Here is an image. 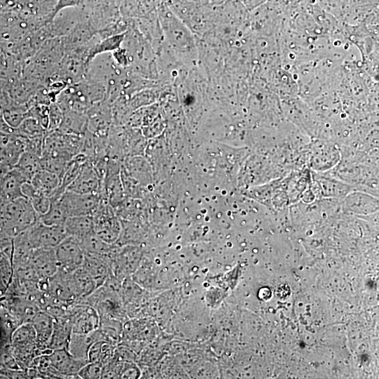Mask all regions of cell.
<instances>
[{
	"mask_svg": "<svg viewBox=\"0 0 379 379\" xmlns=\"http://www.w3.org/2000/svg\"><path fill=\"white\" fill-rule=\"evenodd\" d=\"M66 314L72 324V333L88 334L98 328L100 317L91 306L74 302L67 307Z\"/></svg>",
	"mask_w": 379,
	"mask_h": 379,
	"instance_id": "obj_6",
	"label": "cell"
},
{
	"mask_svg": "<svg viewBox=\"0 0 379 379\" xmlns=\"http://www.w3.org/2000/svg\"><path fill=\"white\" fill-rule=\"evenodd\" d=\"M31 323L36 332V343L41 355L48 354L52 350L49 344L53 328V318L46 312L39 310Z\"/></svg>",
	"mask_w": 379,
	"mask_h": 379,
	"instance_id": "obj_14",
	"label": "cell"
},
{
	"mask_svg": "<svg viewBox=\"0 0 379 379\" xmlns=\"http://www.w3.org/2000/svg\"><path fill=\"white\" fill-rule=\"evenodd\" d=\"M112 359L121 362L137 363L138 354L127 345L119 343L116 346Z\"/></svg>",
	"mask_w": 379,
	"mask_h": 379,
	"instance_id": "obj_36",
	"label": "cell"
},
{
	"mask_svg": "<svg viewBox=\"0 0 379 379\" xmlns=\"http://www.w3.org/2000/svg\"><path fill=\"white\" fill-rule=\"evenodd\" d=\"M84 0H58L57 4L53 8V11L50 16L48 23L53 21L58 13L63 8L74 7L81 5Z\"/></svg>",
	"mask_w": 379,
	"mask_h": 379,
	"instance_id": "obj_41",
	"label": "cell"
},
{
	"mask_svg": "<svg viewBox=\"0 0 379 379\" xmlns=\"http://www.w3.org/2000/svg\"><path fill=\"white\" fill-rule=\"evenodd\" d=\"M161 334L159 324L150 317L128 319L124 323L121 340H133L146 344L157 339Z\"/></svg>",
	"mask_w": 379,
	"mask_h": 379,
	"instance_id": "obj_8",
	"label": "cell"
},
{
	"mask_svg": "<svg viewBox=\"0 0 379 379\" xmlns=\"http://www.w3.org/2000/svg\"><path fill=\"white\" fill-rule=\"evenodd\" d=\"M84 253L106 254L111 249L109 244L103 241L93 232L79 241Z\"/></svg>",
	"mask_w": 379,
	"mask_h": 379,
	"instance_id": "obj_33",
	"label": "cell"
},
{
	"mask_svg": "<svg viewBox=\"0 0 379 379\" xmlns=\"http://www.w3.org/2000/svg\"><path fill=\"white\" fill-rule=\"evenodd\" d=\"M5 201V200L4 199V198L2 197V196L0 194V206L2 205V204Z\"/></svg>",
	"mask_w": 379,
	"mask_h": 379,
	"instance_id": "obj_45",
	"label": "cell"
},
{
	"mask_svg": "<svg viewBox=\"0 0 379 379\" xmlns=\"http://www.w3.org/2000/svg\"><path fill=\"white\" fill-rule=\"evenodd\" d=\"M101 340H105L98 328L88 334L72 333L67 350L74 357L88 361V352L90 347L94 342Z\"/></svg>",
	"mask_w": 379,
	"mask_h": 379,
	"instance_id": "obj_19",
	"label": "cell"
},
{
	"mask_svg": "<svg viewBox=\"0 0 379 379\" xmlns=\"http://www.w3.org/2000/svg\"><path fill=\"white\" fill-rule=\"evenodd\" d=\"M30 262L40 279H46L58 270L54 248H36L33 250Z\"/></svg>",
	"mask_w": 379,
	"mask_h": 379,
	"instance_id": "obj_16",
	"label": "cell"
},
{
	"mask_svg": "<svg viewBox=\"0 0 379 379\" xmlns=\"http://www.w3.org/2000/svg\"><path fill=\"white\" fill-rule=\"evenodd\" d=\"M310 163L317 170H325L338 162L339 151L331 145H317L312 149Z\"/></svg>",
	"mask_w": 379,
	"mask_h": 379,
	"instance_id": "obj_22",
	"label": "cell"
},
{
	"mask_svg": "<svg viewBox=\"0 0 379 379\" xmlns=\"http://www.w3.org/2000/svg\"><path fill=\"white\" fill-rule=\"evenodd\" d=\"M59 199L68 215H92L99 205L98 194H78L65 191Z\"/></svg>",
	"mask_w": 379,
	"mask_h": 379,
	"instance_id": "obj_10",
	"label": "cell"
},
{
	"mask_svg": "<svg viewBox=\"0 0 379 379\" xmlns=\"http://www.w3.org/2000/svg\"><path fill=\"white\" fill-rule=\"evenodd\" d=\"M15 131V128L11 127L0 114V138L6 135L11 133Z\"/></svg>",
	"mask_w": 379,
	"mask_h": 379,
	"instance_id": "obj_43",
	"label": "cell"
},
{
	"mask_svg": "<svg viewBox=\"0 0 379 379\" xmlns=\"http://www.w3.org/2000/svg\"><path fill=\"white\" fill-rule=\"evenodd\" d=\"M60 182L56 174L43 168L36 172L30 180L37 192L50 198L56 194Z\"/></svg>",
	"mask_w": 379,
	"mask_h": 379,
	"instance_id": "obj_25",
	"label": "cell"
},
{
	"mask_svg": "<svg viewBox=\"0 0 379 379\" xmlns=\"http://www.w3.org/2000/svg\"><path fill=\"white\" fill-rule=\"evenodd\" d=\"M33 250L28 237L27 230L15 236L13 238V266L29 262Z\"/></svg>",
	"mask_w": 379,
	"mask_h": 379,
	"instance_id": "obj_26",
	"label": "cell"
},
{
	"mask_svg": "<svg viewBox=\"0 0 379 379\" xmlns=\"http://www.w3.org/2000/svg\"><path fill=\"white\" fill-rule=\"evenodd\" d=\"M86 112L63 111L62 121L57 130L73 135L83 136L88 131Z\"/></svg>",
	"mask_w": 379,
	"mask_h": 379,
	"instance_id": "obj_21",
	"label": "cell"
},
{
	"mask_svg": "<svg viewBox=\"0 0 379 379\" xmlns=\"http://www.w3.org/2000/svg\"><path fill=\"white\" fill-rule=\"evenodd\" d=\"M141 371L137 363L124 362L120 378H139Z\"/></svg>",
	"mask_w": 379,
	"mask_h": 379,
	"instance_id": "obj_40",
	"label": "cell"
},
{
	"mask_svg": "<svg viewBox=\"0 0 379 379\" xmlns=\"http://www.w3.org/2000/svg\"><path fill=\"white\" fill-rule=\"evenodd\" d=\"M39 220V215L29 200L20 197L5 201L0 206V230L14 237Z\"/></svg>",
	"mask_w": 379,
	"mask_h": 379,
	"instance_id": "obj_1",
	"label": "cell"
},
{
	"mask_svg": "<svg viewBox=\"0 0 379 379\" xmlns=\"http://www.w3.org/2000/svg\"><path fill=\"white\" fill-rule=\"evenodd\" d=\"M63 226L67 237H72L78 241L94 232V223L91 215L69 217Z\"/></svg>",
	"mask_w": 379,
	"mask_h": 379,
	"instance_id": "obj_23",
	"label": "cell"
},
{
	"mask_svg": "<svg viewBox=\"0 0 379 379\" xmlns=\"http://www.w3.org/2000/svg\"><path fill=\"white\" fill-rule=\"evenodd\" d=\"M26 140L15 131L0 138V164L13 168L25 151Z\"/></svg>",
	"mask_w": 379,
	"mask_h": 379,
	"instance_id": "obj_13",
	"label": "cell"
},
{
	"mask_svg": "<svg viewBox=\"0 0 379 379\" xmlns=\"http://www.w3.org/2000/svg\"><path fill=\"white\" fill-rule=\"evenodd\" d=\"M69 281L76 302L85 299L97 288L93 277L82 266L69 272Z\"/></svg>",
	"mask_w": 379,
	"mask_h": 379,
	"instance_id": "obj_18",
	"label": "cell"
},
{
	"mask_svg": "<svg viewBox=\"0 0 379 379\" xmlns=\"http://www.w3.org/2000/svg\"><path fill=\"white\" fill-rule=\"evenodd\" d=\"M54 251L59 269L71 272L83 264L85 253L79 241L72 237H67Z\"/></svg>",
	"mask_w": 379,
	"mask_h": 379,
	"instance_id": "obj_11",
	"label": "cell"
},
{
	"mask_svg": "<svg viewBox=\"0 0 379 379\" xmlns=\"http://www.w3.org/2000/svg\"><path fill=\"white\" fill-rule=\"evenodd\" d=\"M72 333V324L67 314L63 317L53 319V328L49 349L51 350L67 349Z\"/></svg>",
	"mask_w": 379,
	"mask_h": 379,
	"instance_id": "obj_24",
	"label": "cell"
},
{
	"mask_svg": "<svg viewBox=\"0 0 379 379\" xmlns=\"http://www.w3.org/2000/svg\"><path fill=\"white\" fill-rule=\"evenodd\" d=\"M81 145L82 136L67 134L58 130L47 131L44 140L43 153L72 159L80 153Z\"/></svg>",
	"mask_w": 379,
	"mask_h": 379,
	"instance_id": "obj_5",
	"label": "cell"
},
{
	"mask_svg": "<svg viewBox=\"0 0 379 379\" xmlns=\"http://www.w3.org/2000/svg\"><path fill=\"white\" fill-rule=\"evenodd\" d=\"M161 29L171 46L182 56L194 55V41L191 32L171 8L162 3L157 9Z\"/></svg>",
	"mask_w": 379,
	"mask_h": 379,
	"instance_id": "obj_2",
	"label": "cell"
},
{
	"mask_svg": "<svg viewBox=\"0 0 379 379\" xmlns=\"http://www.w3.org/2000/svg\"><path fill=\"white\" fill-rule=\"evenodd\" d=\"M93 307L99 317L119 319L124 323L128 319L120 293L102 285L85 299L77 301Z\"/></svg>",
	"mask_w": 379,
	"mask_h": 379,
	"instance_id": "obj_3",
	"label": "cell"
},
{
	"mask_svg": "<svg viewBox=\"0 0 379 379\" xmlns=\"http://www.w3.org/2000/svg\"><path fill=\"white\" fill-rule=\"evenodd\" d=\"M40 159L41 168L56 174L60 180L72 159L58 154L43 153Z\"/></svg>",
	"mask_w": 379,
	"mask_h": 379,
	"instance_id": "obj_30",
	"label": "cell"
},
{
	"mask_svg": "<svg viewBox=\"0 0 379 379\" xmlns=\"http://www.w3.org/2000/svg\"><path fill=\"white\" fill-rule=\"evenodd\" d=\"M51 365L62 375L65 379H77L79 371L88 361L74 357L67 349H56L46 354Z\"/></svg>",
	"mask_w": 379,
	"mask_h": 379,
	"instance_id": "obj_12",
	"label": "cell"
},
{
	"mask_svg": "<svg viewBox=\"0 0 379 379\" xmlns=\"http://www.w3.org/2000/svg\"><path fill=\"white\" fill-rule=\"evenodd\" d=\"M81 266L93 277L97 288L102 286L112 273L109 260L106 254L85 253Z\"/></svg>",
	"mask_w": 379,
	"mask_h": 379,
	"instance_id": "obj_17",
	"label": "cell"
},
{
	"mask_svg": "<svg viewBox=\"0 0 379 379\" xmlns=\"http://www.w3.org/2000/svg\"><path fill=\"white\" fill-rule=\"evenodd\" d=\"M63 111L56 102L49 105L48 125L47 131L57 130L62 121Z\"/></svg>",
	"mask_w": 379,
	"mask_h": 379,
	"instance_id": "obj_37",
	"label": "cell"
},
{
	"mask_svg": "<svg viewBox=\"0 0 379 379\" xmlns=\"http://www.w3.org/2000/svg\"><path fill=\"white\" fill-rule=\"evenodd\" d=\"M99 317L98 329L102 334L105 340L114 345L119 344L123 337L124 323L114 318Z\"/></svg>",
	"mask_w": 379,
	"mask_h": 379,
	"instance_id": "obj_27",
	"label": "cell"
},
{
	"mask_svg": "<svg viewBox=\"0 0 379 379\" xmlns=\"http://www.w3.org/2000/svg\"><path fill=\"white\" fill-rule=\"evenodd\" d=\"M68 215L59 197L51 198V205L46 213L39 216V220L47 225L63 226Z\"/></svg>",
	"mask_w": 379,
	"mask_h": 379,
	"instance_id": "obj_28",
	"label": "cell"
},
{
	"mask_svg": "<svg viewBox=\"0 0 379 379\" xmlns=\"http://www.w3.org/2000/svg\"><path fill=\"white\" fill-rule=\"evenodd\" d=\"M28 182L14 167L10 168L0 182V194L5 201L25 197L22 192L24 182Z\"/></svg>",
	"mask_w": 379,
	"mask_h": 379,
	"instance_id": "obj_20",
	"label": "cell"
},
{
	"mask_svg": "<svg viewBox=\"0 0 379 379\" xmlns=\"http://www.w3.org/2000/svg\"><path fill=\"white\" fill-rule=\"evenodd\" d=\"M28 199L39 216L46 213L51 205V198L37 192Z\"/></svg>",
	"mask_w": 379,
	"mask_h": 379,
	"instance_id": "obj_38",
	"label": "cell"
},
{
	"mask_svg": "<svg viewBox=\"0 0 379 379\" xmlns=\"http://www.w3.org/2000/svg\"><path fill=\"white\" fill-rule=\"evenodd\" d=\"M98 175L92 164L87 161L66 190L84 194H98Z\"/></svg>",
	"mask_w": 379,
	"mask_h": 379,
	"instance_id": "obj_15",
	"label": "cell"
},
{
	"mask_svg": "<svg viewBox=\"0 0 379 379\" xmlns=\"http://www.w3.org/2000/svg\"><path fill=\"white\" fill-rule=\"evenodd\" d=\"M34 249L55 248L67 235L64 226L47 225L38 220L27 230Z\"/></svg>",
	"mask_w": 379,
	"mask_h": 379,
	"instance_id": "obj_9",
	"label": "cell"
},
{
	"mask_svg": "<svg viewBox=\"0 0 379 379\" xmlns=\"http://www.w3.org/2000/svg\"><path fill=\"white\" fill-rule=\"evenodd\" d=\"M318 181L321 183V187L324 196L343 197L348 192L349 186L343 185L337 180L329 179V178H318Z\"/></svg>",
	"mask_w": 379,
	"mask_h": 379,
	"instance_id": "obj_35",
	"label": "cell"
},
{
	"mask_svg": "<svg viewBox=\"0 0 379 379\" xmlns=\"http://www.w3.org/2000/svg\"><path fill=\"white\" fill-rule=\"evenodd\" d=\"M12 347L36 343V332L31 322L18 325L11 335Z\"/></svg>",
	"mask_w": 379,
	"mask_h": 379,
	"instance_id": "obj_32",
	"label": "cell"
},
{
	"mask_svg": "<svg viewBox=\"0 0 379 379\" xmlns=\"http://www.w3.org/2000/svg\"><path fill=\"white\" fill-rule=\"evenodd\" d=\"M10 169V168L0 164V182L5 175V173Z\"/></svg>",
	"mask_w": 379,
	"mask_h": 379,
	"instance_id": "obj_44",
	"label": "cell"
},
{
	"mask_svg": "<svg viewBox=\"0 0 379 379\" xmlns=\"http://www.w3.org/2000/svg\"><path fill=\"white\" fill-rule=\"evenodd\" d=\"M121 297L128 319L145 317V310L155 294L136 283L131 277L121 284Z\"/></svg>",
	"mask_w": 379,
	"mask_h": 379,
	"instance_id": "obj_4",
	"label": "cell"
},
{
	"mask_svg": "<svg viewBox=\"0 0 379 379\" xmlns=\"http://www.w3.org/2000/svg\"><path fill=\"white\" fill-rule=\"evenodd\" d=\"M16 131L25 139L44 136L47 132L36 119L32 117H27Z\"/></svg>",
	"mask_w": 379,
	"mask_h": 379,
	"instance_id": "obj_34",
	"label": "cell"
},
{
	"mask_svg": "<svg viewBox=\"0 0 379 379\" xmlns=\"http://www.w3.org/2000/svg\"><path fill=\"white\" fill-rule=\"evenodd\" d=\"M102 370V366L100 364L88 362L79 371L78 374L83 379L101 378Z\"/></svg>",
	"mask_w": 379,
	"mask_h": 379,
	"instance_id": "obj_39",
	"label": "cell"
},
{
	"mask_svg": "<svg viewBox=\"0 0 379 379\" xmlns=\"http://www.w3.org/2000/svg\"><path fill=\"white\" fill-rule=\"evenodd\" d=\"M27 104H13L0 114L5 121L13 128H17L21 123L27 117Z\"/></svg>",
	"mask_w": 379,
	"mask_h": 379,
	"instance_id": "obj_31",
	"label": "cell"
},
{
	"mask_svg": "<svg viewBox=\"0 0 379 379\" xmlns=\"http://www.w3.org/2000/svg\"><path fill=\"white\" fill-rule=\"evenodd\" d=\"M179 297L180 293L178 291H168L155 293L147 306L145 317L154 319L159 325L167 324L174 310L178 306Z\"/></svg>",
	"mask_w": 379,
	"mask_h": 379,
	"instance_id": "obj_7",
	"label": "cell"
},
{
	"mask_svg": "<svg viewBox=\"0 0 379 379\" xmlns=\"http://www.w3.org/2000/svg\"><path fill=\"white\" fill-rule=\"evenodd\" d=\"M246 9L253 11L270 0H238Z\"/></svg>",
	"mask_w": 379,
	"mask_h": 379,
	"instance_id": "obj_42",
	"label": "cell"
},
{
	"mask_svg": "<svg viewBox=\"0 0 379 379\" xmlns=\"http://www.w3.org/2000/svg\"><path fill=\"white\" fill-rule=\"evenodd\" d=\"M40 158L33 153L25 151L13 167L24 176L27 181L30 182L34 174L41 169Z\"/></svg>",
	"mask_w": 379,
	"mask_h": 379,
	"instance_id": "obj_29",
	"label": "cell"
}]
</instances>
